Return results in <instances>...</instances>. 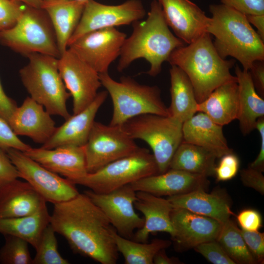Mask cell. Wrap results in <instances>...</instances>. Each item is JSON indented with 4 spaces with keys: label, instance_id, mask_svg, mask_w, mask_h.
Masks as SVG:
<instances>
[{
    "label": "cell",
    "instance_id": "6da1fadb",
    "mask_svg": "<svg viewBox=\"0 0 264 264\" xmlns=\"http://www.w3.org/2000/svg\"><path fill=\"white\" fill-rule=\"evenodd\" d=\"M50 224L76 253L101 264H115V230L103 211L85 194L54 204Z\"/></svg>",
    "mask_w": 264,
    "mask_h": 264
},
{
    "label": "cell",
    "instance_id": "7a4b0ae2",
    "mask_svg": "<svg viewBox=\"0 0 264 264\" xmlns=\"http://www.w3.org/2000/svg\"><path fill=\"white\" fill-rule=\"evenodd\" d=\"M133 31L122 45L117 69L122 72L134 60L143 58L150 65L147 74L157 76L162 65L176 48L184 43L170 30L159 1L153 0L147 19L132 23Z\"/></svg>",
    "mask_w": 264,
    "mask_h": 264
},
{
    "label": "cell",
    "instance_id": "3957f363",
    "mask_svg": "<svg viewBox=\"0 0 264 264\" xmlns=\"http://www.w3.org/2000/svg\"><path fill=\"white\" fill-rule=\"evenodd\" d=\"M188 44L173 50L167 61L187 75L198 103L204 101L218 87L237 81L236 76L230 72L235 62L220 56L209 33H205Z\"/></svg>",
    "mask_w": 264,
    "mask_h": 264
},
{
    "label": "cell",
    "instance_id": "277c9868",
    "mask_svg": "<svg viewBox=\"0 0 264 264\" xmlns=\"http://www.w3.org/2000/svg\"><path fill=\"white\" fill-rule=\"evenodd\" d=\"M207 32L215 39L214 45L221 57L231 56L248 71L256 61L264 60V41L246 16L227 5L211 4Z\"/></svg>",
    "mask_w": 264,
    "mask_h": 264
},
{
    "label": "cell",
    "instance_id": "5b68a950",
    "mask_svg": "<svg viewBox=\"0 0 264 264\" xmlns=\"http://www.w3.org/2000/svg\"><path fill=\"white\" fill-rule=\"evenodd\" d=\"M26 57L28 62L20 69L19 74L30 97L44 107L50 115L67 119L71 115L66 102L71 95L60 74L58 58L40 53Z\"/></svg>",
    "mask_w": 264,
    "mask_h": 264
},
{
    "label": "cell",
    "instance_id": "8992f818",
    "mask_svg": "<svg viewBox=\"0 0 264 264\" xmlns=\"http://www.w3.org/2000/svg\"><path fill=\"white\" fill-rule=\"evenodd\" d=\"M99 77L113 105L110 125L122 126L131 118L142 114L169 116L168 107L161 99L157 86L140 84L129 76H123L116 81L108 73L99 74Z\"/></svg>",
    "mask_w": 264,
    "mask_h": 264
},
{
    "label": "cell",
    "instance_id": "52a82bcc",
    "mask_svg": "<svg viewBox=\"0 0 264 264\" xmlns=\"http://www.w3.org/2000/svg\"><path fill=\"white\" fill-rule=\"evenodd\" d=\"M0 44L25 57L34 53L61 56L52 23L41 7L26 5L17 23L0 32Z\"/></svg>",
    "mask_w": 264,
    "mask_h": 264
},
{
    "label": "cell",
    "instance_id": "ba28073f",
    "mask_svg": "<svg viewBox=\"0 0 264 264\" xmlns=\"http://www.w3.org/2000/svg\"><path fill=\"white\" fill-rule=\"evenodd\" d=\"M182 124L169 116L145 114L131 118L122 127L131 138L149 145L161 174L169 169L172 158L183 141Z\"/></svg>",
    "mask_w": 264,
    "mask_h": 264
},
{
    "label": "cell",
    "instance_id": "9c48e42d",
    "mask_svg": "<svg viewBox=\"0 0 264 264\" xmlns=\"http://www.w3.org/2000/svg\"><path fill=\"white\" fill-rule=\"evenodd\" d=\"M159 174L154 155L139 148L131 154L113 161L92 173H88L75 184L98 194H105L142 178Z\"/></svg>",
    "mask_w": 264,
    "mask_h": 264
},
{
    "label": "cell",
    "instance_id": "30bf717a",
    "mask_svg": "<svg viewBox=\"0 0 264 264\" xmlns=\"http://www.w3.org/2000/svg\"><path fill=\"white\" fill-rule=\"evenodd\" d=\"M138 148L122 126L106 125L94 121L84 146L88 173L95 172L131 154Z\"/></svg>",
    "mask_w": 264,
    "mask_h": 264
},
{
    "label": "cell",
    "instance_id": "8fae6325",
    "mask_svg": "<svg viewBox=\"0 0 264 264\" xmlns=\"http://www.w3.org/2000/svg\"><path fill=\"white\" fill-rule=\"evenodd\" d=\"M20 177L29 183L46 201L53 204L70 200L79 194L75 184L13 148L5 150Z\"/></svg>",
    "mask_w": 264,
    "mask_h": 264
},
{
    "label": "cell",
    "instance_id": "7c38bea8",
    "mask_svg": "<svg viewBox=\"0 0 264 264\" xmlns=\"http://www.w3.org/2000/svg\"><path fill=\"white\" fill-rule=\"evenodd\" d=\"M145 14V9L140 0H128L115 5L88 0L68 46L88 33L103 28L129 25L141 20Z\"/></svg>",
    "mask_w": 264,
    "mask_h": 264
},
{
    "label": "cell",
    "instance_id": "4fadbf2b",
    "mask_svg": "<svg viewBox=\"0 0 264 264\" xmlns=\"http://www.w3.org/2000/svg\"><path fill=\"white\" fill-rule=\"evenodd\" d=\"M58 68L72 97L75 114L88 106L102 86L99 74L68 48L58 58Z\"/></svg>",
    "mask_w": 264,
    "mask_h": 264
},
{
    "label": "cell",
    "instance_id": "5bb4252c",
    "mask_svg": "<svg viewBox=\"0 0 264 264\" xmlns=\"http://www.w3.org/2000/svg\"><path fill=\"white\" fill-rule=\"evenodd\" d=\"M85 193L105 214L120 236L132 239L134 231L144 225V218L134 210L136 192L128 184L112 192L98 194L89 190Z\"/></svg>",
    "mask_w": 264,
    "mask_h": 264
},
{
    "label": "cell",
    "instance_id": "9a60e30c",
    "mask_svg": "<svg viewBox=\"0 0 264 264\" xmlns=\"http://www.w3.org/2000/svg\"><path fill=\"white\" fill-rule=\"evenodd\" d=\"M126 38L115 27L103 28L83 35L68 48L99 74L108 73L110 64L119 57Z\"/></svg>",
    "mask_w": 264,
    "mask_h": 264
},
{
    "label": "cell",
    "instance_id": "2e32d148",
    "mask_svg": "<svg viewBox=\"0 0 264 264\" xmlns=\"http://www.w3.org/2000/svg\"><path fill=\"white\" fill-rule=\"evenodd\" d=\"M169 27L176 37L191 44L205 33L210 18L190 0H158Z\"/></svg>",
    "mask_w": 264,
    "mask_h": 264
},
{
    "label": "cell",
    "instance_id": "e0dca14e",
    "mask_svg": "<svg viewBox=\"0 0 264 264\" xmlns=\"http://www.w3.org/2000/svg\"><path fill=\"white\" fill-rule=\"evenodd\" d=\"M47 170L75 184L88 174L84 146H66L52 149L34 148L23 152Z\"/></svg>",
    "mask_w": 264,
    "mask_h": 264
},
{
    "label": "cell",
    "instance_id": "ac0fdd59",
    "mask_svg": "<svg viewBox=\"0 0 264 264\" xmlns=\"http://www.w3.org/2000/svg\"><path fill=\"white\" fill-rule=\"evenodd\" d=\"M171 218L175 231L172 239L184 248H194L216 240L222 224L214 219L178 207L173 208Z\"/></svg>",
    "mask_w": 264,
    "mask_h": 264
},
{
    "label": "cell",
    "instance_id": "d6986e66",
    "mask_svg": "<svg viewBox=\"0 0 264 264\" xmlns=\"http://www.w3.org/2000/svg\"><path fill=\"white\" fill-rule=\"evenodd\" d=\"M206 176L184 171L169 169L163 173L150 176L130 184L137 191L168 197L183 194L207 187Z\"/></svg>",
    "mask_w": 264,
    "mask_h": 264
},
{
    "label": "cell",
    "instance_id": "ffe728a7",
    "mask_svg": "<svg viewBox=\"0 0 264 264\" xmlns=\"http://www.w3.org/2000/svg\"><path fill=\"white\" fill-rule=\"evenodd\" d=\"M108 93L99 92L93 101L80 112L73 114L59 127L42 148L52 149L59 147L84 146L88 139L100 107L105 101Z\"/></svg>",
    "mask_w": 264,
    "mask_h": 264
},
{
    "label": "cell",
    "instance_id": "44dd1931",
    "mask_svg": "<svg viewBox=\"0 0 264 264\" xmlns=\"http://www.w3.org/2000/svg\"><path fill=\"white\" fill-rule=\"evenodd\" d=\"M8 124L16 135L28 137L42 144L50 139L57 128L50 114L30 97L17 107Z\"/></svg>",
    "mask_w": 264,
    "mask_h": 264
},
{
    "label": "cell",
    "instance_id": "7402d4cb",
    "mask_svg": "<svg viewBox=\"0 0 264 264\" xmlns=\"http://www.w3.org/2000/svg\"><path fill=\"white\" fill-rule=\"evenodd\" d=\"M136 197L134 206L144 215V222L132 240L146 242L151 233L157 232L168 233L173 238L175 231L171 214L174 207L168 199L142 191H137Z\"/></svg>",
    "mask_w": 264,
    "mask_h": 264
},
{
    "label": "cell",
    "instance_id": "603a6c76",
    "mask_svg": "<svg viewBox=\"0 0 264 264\" xmlns=\"http://www.w3.org/2000/svg\"><path fill=\"white\" fill-rule=\"evenodd\" d=\"M198 112L183 123V141L207 150L217 158L232 152L223 134V126L205 113Z\"/></svg>",
    "mask_w": 264,
    "mask_h": 264
},
{
    "label": "cell",
    "instance_id": "cb8c5ba5",
    "mask_svg": "<svg viewBox=\"0 0 264 264\" xmlns=\"http://www.w3.org/2000/svg\"><path fill=\"white\" fill-rule=\"evenodd\" d=\"M46 202L29 183L16 179L0 188V219L31 214Z\"/></svg>",
    "mask_w": 264,
    "mask_h": 264
},
{
    "label": "cell",
    "instance_id": "d4e9b609",
    "mask_svg": "<svg viewBox=\"0 0 264 264\" xmlns=\"http://www.w3.org/2000/svg\"><path fill=\"white\" fill-rule=\"evenodd\" d=\"M86 2L76 0L43 2L41 8L52 23L61 55L68 48L69 41L80 22Z\"/></svg>",
    "mask_w": 264,
    "mask_h": 264
},
{
    "label": "cell",
    "instance_id": "484cf974",
    "mask_svg": "<svg viewBox=\"0 0 264 264\" xmlns=\"http://www.w3.org/2000/svg\"><path fill=\"white\" fill-rule=\"evenodd\" d=\"M174 207L214 219L223 224L233 214L227 199L217 193L209 194L204 189L168 197Z\"/></svg>",
    "mask_w": 264,
    "mask_h": 264
},
{
    "label": "cell",
    "instance_id": "4316f807",
    "mask_svg": "<svg viewBox=\"0 0 264 264\" xmlns=\"http://www.w3.org/2000/svg\"><path fill=\"white\" fill-rule=\"evenodd\" d=\"M239 90L237 120L242 133L246 135L255 129L257 120L264 117V100L256 91L249 71L235 68Z\"/></svg>",
    "mask_w": 264,
    "mask_h": 264
},
{
    "label": "cell",
    "instance_id": "83f0119b",
    "mask_svg": "<svg viewBox=\"0 0 264 264\" xmlns=\"http://www.w3.org/2000/svg\"><path fill=\"white\" fill-rule=\"evenodd\" d=\"M239 111V90L237 81L217 88L197 105V112L206 114L214 122L223 126L237 119Z\"/></svg>",
    "mask_w": 264,
    "mask_h": 264
},
{
    "label": "cell",
    "instance_id": "f1b7e54d",
    "mask_svg": "<svg viewBox=\"0 0 264 264\" xmlns=\"http://www.w3.org/2000/svg\"><path fill=\"white\" fill-rule=\"evenodd\" d=\"M171 103L169 116L183 123L197 112V101L193 85L185 73L176 66L170 69Z\"/></svg>",
    "mask_w": 264,
    "mask_h": 264
},
{
    "label": "cell",
    "instance_id": "f546056e",
    "mask_svg": "<svg viewBox=\"0 0 264 264\" xmlns=\"http://www.w3.org/2000/svg\"><path fill=\"white\" fill-rule=\"evenodd\" d=\"M46 204L35 212L17 218H0V233L20 238L36 249L42 234L50 223Z\"/></svg>",
    "mask_w": 264,
    "mask_h": 264
},
{
    "label": "cell",
    "instance_id": "4dcf8cb0",
    "mask_svg": "<svg viewBox=\"0 0 264 264\" xmlns=\"http://www.w3.org/2000/svg\"><path fill=\"white\" fill-rule=\"evenodd\" d=\"M216 158L214 154L207 150L183 141L172 158L169 169L207 177L214 175Z\"/></svg>",
    "mask_w": 264,
    "mask_h": 264
},
{
    "label": "cell",
    "instance_id": "1f68e13d",
    "mask_svg": "<svg viewBox=\"0 0 264 264\" xmlns=\"http://www.w3.org/2000/svg\"><path fill=\"white\" fill-rule=\"evenodd\" d=\"M113 237L125 264H153L157 252L171 244L168 240L159 239H154L150 243L136 242L119 235L115 230L113 232Z\"/></svg>",
    "mask_w": 264,
    "mask_h": 264
},
{
    "label": "cell",
    "instance_id": "d6a6232c",
    "mask_svg": "<svg viewBox=\"0 0 264 264\" xmlns=\"http://www.w3.org/2000/svg\"><path fill=\"white\" fill-rule=\"evenodd\" d=\"M216 240L235 264L257 263L246 246L240 229L230 219L222 224Z\"/></svg>",
    "mask_w": 264,
    "mask_h": 264
},
{
    "label": "cell",
    "instance_id": "836d02e7",
    "mask_svg": "<svg viewBox=\"0 0 264 264\" xmlns=\"http://www.w3.org/2000/svg\"><path fill=\"white\" fill-rule=\"evenodd\" d=\"M54 230L49 223L44 230L39 244L33 264H68V261L61 256L58 250Z\"/></svg>",
    "mask_w": 264,
    "mask_h": 264
},
{
    "label": "cell",
    "instance_id": "e575fe53",
    "mask_svg": "<svg viewBox=\"0 0 264 264\" xmlns=\"http://www.w3.org/2000/svg\"><path fill=\"white\" fill-rule=\"evenodd\" d=\"M4 236L5 243L0 249V263L33 264L27 242L14 236Z\"/></svg>",
    "mask_w": 264,
    "mask_h": 264
},
{
    "label": "cell",
    "instance_id": "d590c367",
    "mask_svg": "<svg viewBox=\"0 0 264 264\" xmlns=\"http://www.w3.org/2000/svg\"><path fill=\"white\" fill-rule=\"evenodd\" d=\"M25 5L18 0H0V32L17 23Z\"/></svg>",
    "mask_w": 264,
    "mask_h": 264
},
{
    "label": "cell",
    "instance_id": "8d00e7d4",
    "mask_svg": "<svg viewBox=\"0 0 264 264\" xmlns=\"http://www.w3.org/2000/svg\"><path fill=\"white\" fill-rule=\"evenodd\" d=\"M194 248L212 264H236L217 240L201 243Z\"/></svg>",
    "mask_w": 264,
    "mask_h": 264
},
{
    "label": "cell",
    "instance_id": "74e56055",
    "mask_svg": "<svg viewBox=\"0 0 264 264\" xmlns=\"http://www.w3.org/2000/svg\"><path fill=\"white\" fill-rule=\"evenodd\" d=\"M214 168V175L217 181H225L232 179L237 174L240 167L238 156L232 152L221 156Z\"/></svg>",
    "mask_w": 264,
    "mask_h": 264
},
{
    "label": "cell",
    "instance_id": "f35d334b",
    "mask_svg": "<svg viewBox=\"0 0 264 264\" xmlns=\"http://www.w3.org/2000/svg\"><path fill=\"white\" fill-rule=\"evenodd\" d=\"M0 147L4 150L13 148L24 152L31 147L22 142L8 123L0 117Z\"/></svg>",
    "mask_w": 264,
    "mask_h": 264
},
{
    "label": "cell",
    "instance_id": "ab89813d",
    "mask_svg": "<svg viewBox=\"0 0 264 264\" xmlns=\"http://www.w3.org/2000/svg\"><path fill=\"white\" fill-rule=\"evenodd\" d=\"M242 237L257 263L264 259V233L240 229Z\"/></svg>",
    "mask_w": 264,
    "mask_h": 264
},
{
    "label": "cell",
    "instance_id": "60d3db41",
    "mask_svg": "<svg viewBox=\"0 0 264 264\" xmlns=\"http://www.w3.org/2000/svg\"><path fill=\"white\" fill-rule=\"evenodd\" d=\"M222 4L246 15L264 14V0H220Z\"/></svg>",
    "mask_w": 264,
    "mask_h": 264
},
{
    "label": "cell",
    "instance_id": "b9f144b4",
    "mask_svg": "<svg viewBox=\"0 0 264 264\" xmlns=\"http://www.w3.org/2000/svg\"><path fill=\"white\" fill-rule=\"evenodd\" d=\"M238 222L242 229L250 231H258L262 226L260 213L255 209H246L237 215Z\"/></svg>",
    "mask_w": 264,
    "mask_h": 264
},
{
    "label": "cell",
    "instance_id": "7bdbcfd3",
    "mask_svg": "<svg viewBox=\"0 0 264 264\" xmlns=\"http://www.w3.org/2000/svg\"><path fill=\"white\" fill-rule=\"evenodd\" d=\"M20 177L15 166L6 151L0 147V188Z\"/></svg>",
    "mask_w": 264,
    "mask_h": 264
},
{
    "label": "cell",
    "instance_id": "ee69618b",
    "mask_svg": "<svg viewBox=\"0 0 264 264\" xmlns=\"http://www.w3.org/2000/svg\"><path fill=\"white\" fill-rule=\"evenodd\" d=\"M240 176L244 185L264 195V176L262 172L249 167L241 171Z\"/></svg>",
    "mask_w": 264,
    "mask_h": 264
},
{
    "label": "cell",
    "instance_id": "f6af8a7d",
    "mask_svg": "<svg viewBox=\"0 0 264 264\" xmlns=\"http://www.w3.org/2000/svg\"><path fill=\"white\" fill-rule=\"evenodd\" d=\"M264 60L255 61L248 70L253 84L262 97L264 96Z\"/></svg>",
    "mask_w": 264,
    "mask_h": 264
},
{
    "label": "cell",
    "instance_id": "bcb514c9",
    "mask_svg": "<svg viewBox=\"0 0 264 264\" xmlns=\"http://www.w3.org/2000/svg\"><path fill=\"white\" fill-rule=\"evenodd\" d=\"M17 107L16 101L4 92L0 80V117L8 123Z\"/></svg>",
    "mask_w": 264,
    "mask_h": 264
},
{
    "label": "cell",
    "instance_id": "7dc6e473",
    "mask_svg": "<svg viewBox=\"0 0 264 264\" xmlns=\"http://www.w3.org/2000/svg\"><path fill=\"white\" fill-rule=\"evenodd\" d=\"M255 129L259 132L261 137V147L259 154L249 167L262 172L264 171V117L259 118L256 123Z\"/></svg>",
    "mask_w": 264,
    "mask_h": 264
},
{
    "label": "cell",
    "instance_id": "c3c4849f",
    "mask_svg": "<svg viewBox=\"0 0 264 264\" xmlns=\"http://www.w3.org/2000/svg\"><path fill=\"white\" fill-rule=\"evenodd\" d=\"M245 16L249 22L256 28L257 32L264 41V14Z\"/></svg>",
    "mask_w": 264,
    "mask_h": 264
},
{
    "label": "cell",
    "instance_id": "681fc988",
    "mask_svg": "<svg viewBox=\"0 0 264 264\" xmlns=\"http://www.w3.org/2000/svg\"><path fill=\"white\" fill-rule=\"evenodd\" d=\"M180 261L176 258L169 257L163 248L158 251L154 258L153 264H180Z\"/></svg>",
    "mask_w": 264,
    "mask_h": 264
},
{
    "label": "cell",
    "instance_id": "f907efd6",
    "mask_svg": "<svg viewBox=\"0 0 264 264\" xmlns=\"http://www.w3.org/2000/svg\"><path fill=\"white\" fill-rule=\"evenodd\" d=\"M24 4L37 8H41L43 2L41 0H18Z\"/></svg>",
    "mask_w": 264,
    "mask_h": 264
},
{
    "label": "cell",
    "instance_id": "816d5d0a",
    "mask_svg": "<svg viewBox=\"0 0 264 264\" xmlns=\"http://www.w3.org/2000/svg\"><path fill=\"white\" fill-rule=\"evenodd\" d=\"M42 2L48 1L52 0H41Z\"/></svg>",
    "mask_w": 264,
    "mask_h": 264
},
{
    "label": "cell",
    "instance_id": "f5cc1de1",
    "mask_svg": "<svg viewBox=\"0 0 264 264\" xmlns=\"http://www.w3.org/2000/svg\"><path fill=\"white\" fill-rule=\"evenodd\" d=\"M78 1H87L88 0H76Z\"/></svg>",
    "mask_w": 264,
    "mask_h": 264
}]
</instances>
